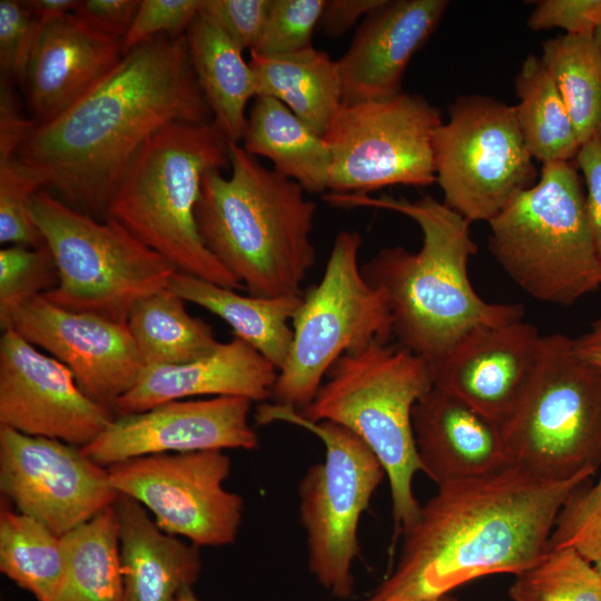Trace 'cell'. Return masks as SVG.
<instances>
[{"mask_svg":"<svg viewBox=\"0 0 601 601\" xmlns=\"http://www.w3.org/2000/svg\"><path fill=\"white\" fill-rule=\"evenodd\" d=\"M362 242L359 233L341 230L322 279L303 295L290 351L273 387L275 404L302 411L339 357L393 337L386 296L367 282L358 264Z\"/></svg>","mask_w":601,"mask_h":601,"instance_id":"8fae6325","label":"cell"},{"mask_svg":"<svg viewBox=\"0 0 601 601\" xmlns=\"http://www.w3.org/2000/svg\"><path fill=\"white\" fill-rule=\"evenodd\" d=\"M255 421L258 425L279 421L300 426L324 444V460L313 464L298 485L308 569L333 597H351L352 568L359 554L358 524L386 476L382 463L348 428L329 421H309L294 407L262 404Z\"/></svg>","mask_w":601,"mask_h":601,"instance_id":"30bf717a","label":"cell"},{"mask_svg":"<svg viewBox=\"0 0 601 601\" xmlns=\"http://www.w3.org/2000/svg\"><path fill=\"white\" fill-rule=\"evenodd\" d=\"M277 376L278 371L270 362L234 337L194 362L146 366L112 410L116 416H121L196 396H239L263 402L272 398Z\"/></svg>","mask_w":601,"mask_h":601,"instance_id":"603a6c76","label":"cell"},{"mask_svg":"<svg viewBox=\"0 0 601 601\" xmlns=\"http://www.w3.org/2000/svg\"><path fill=\"white\" fill-rule=\"evenodd\" d=\"M573 346L582 359L601 368V318L587 333L573 338Z\"/></svg>","mask_w":601,"mask_h":601,"instance_id":"c3c4849f","label":"cell"},{"mask_svg":"<svg viewBox=\"0 0 601 601\" xmlns=\"http://www.w3.org/2000/svg\"><path fill=\"white\" fill-rule=\"evenodd\" d=\"M511 462L564 481L601 467V368L582 359L573 338L543 335L538 364L501 424Z\"/></svg>","mask_w":601,"mask_h":601,"instance_id":"9c48e42d","label":"cell"},{"mask_svg":"<svg viewBox=\"0 0 601 601\" xmlns=\"http://www.w3.org/2000/svg\"><path fill=\"white\" fill-rule=\"evenodd\" d=\"M68 553L62 535L1 503L0 571L37 601H49L65 580Z\"/></svg>","mask_w":601,"mask_h":601,"instance_id":"4dcf8cb0","label":"cell"},{"mask_svg":"<svg viewBox=\"0 0 601 601\" xmlns=\"http://www.w3.org/2000/svg\"><path fill=\"white\" fill-rule=\"evenodd\" d=\"M121 601H179L201 571L199 546L164 532L132 497L118 494Z\"/></svg>","mask_w":601,"mask_h":601,"instance_id":"cb8c5ba5","label":"cell"},{"mask_svg":"<svg viewBox=\"0 0 601 601\" xmlns=\"http://www.w3.org/2000/svg\"><path fill=\"white\" fill-rule=\"evenodd\" d=\"M169 288L185 302L194 303L225 321L235 337L255 348L278 372L285 365L293 342L289 321L302 303V294L245 296L179 272L173 277Z\"/></svg>","mask_w":601,"mask_h":601,"instance_id":"d4e9b609","label":"cell"},{"mask_svg":"<svg viewBox=\"0 0 601 601\" xmlns=\"http://www.w3.org/2000/svg\"><path fill=\"white\" fill-rule=\"evenodd\" d=\"M252 403L239 396L166 402L140 413L116 416L81 449L105 467L155 454L255 450L258 437L248 420Z\"/></svg>","mask_w":601,"mask_h":601,"instance_id":"ac0fdd59","label":"cell"},{"mask_svg":"<svg viewBox=\"0 0 601 601\" xmlns=\"http://www.w3.org/2000/svg\"><path fill=\"white\" fill-rule=\"evenodd\" d=\"M29 210L59 275L42 296L61 308L127 323L136 303L169 287L178 273L117 220L78 211L45 189Z\"/></svg>","mask_w":601,"mask_h":601,"instance_id":"ba28073f","label":"cell"},{"mask_svg":"<svg viewBox=\"0 0 601 601\" xmlns=\"http://www.w3.org/2000/svg\"><path fill=\"white\" fill-rule=\"evenodd\" d=\"M0 491L16 510L58 535L114 505L108 469L81 447L0 425Z\"/></svg>","mask_w":601,"mask_h":601,"instance_id":"9a60e30c","label":"cell"},{"mask_svg":"<svg viewBox=\"0 0 601 601\" xmlns=\"http://www.w3.org/2000/svg\"><path fill=\"white\" fill-rule=\"evenodd\" d=\"M489 248L531 297L569 306L601 286L582 179L572 162L542 165L540 179L489 221Z\"/></svg>","mask_w":601,"mask_h":601,"instance_id":"52a82bcc","label":"cell"},{"mask_svg":"<svg viewBox=\"0 0 601 601\" xmlns=\"http://www.w3.org/2000/svg\"><path fill=\"white\" fill-rule=\"evenodd\" d=\"M514 89L518 122L532 157L542 165L575 160L582 145L540 57L529 55L524 59Z\"/></svg>","mask_w":601,"mask_h":601,"instance_id":"f546056e","label":"cell"},{"mask_svg":"<svg viewBox=\"0 0 601 601\" xmlns=\"http://www.w3.org/2000/svg\"><path fill=\"white\" fill-rule=\"evenodd\" d=\"M440 109L424 97L341 105L324 139L331 152L327 193L361 194L393 185L436 183L433 137Z\"/></svg>","mask_w":601,"mask_h":601,"instance_id":"4fadbf2b","label":"cell"},{"mask_svg":"<svg viewBox=\"0 0 601 601\" xmlns=\"http://www.w3.org/2000/svg\"><path fill=\"white\" fill-rule=\"evenodd\" d=\"M515 107L481 95L460 96L433 137L436 183L444 204L467 221H490L538 170Z\"/></svg>","mask_w":601,"mask_h":601,"instance_id":"7c38bea8","label":"cell"},{"mask_svg":"<svg viewBox=\"0 0 601 601\" xmlns=\"http://www.w3.org/2000/svg\"><path fill=\"white\" fill-rule=\"evenodd\" d=\"M107 469L114 489L139 502L164 532L197 546L235 542L244 501L224 486L231 469L224 451L146 455Z\"/></svg>","mask_w":601,"mask_h":601,"instance_id":"5bb4252c","label":"cell"},{"mask_svg":"<svg viewBox=\"0 0 601 601\" xmlns=\"http://www.w3.org/2000/svg\"><path fill=\"white\" fill-rule=\"evenodd\" d=\"M593 475L553 481L511 464L439 486L403 534L400 561L372 598L434 600L489 574L521 573L549 550L561 509Z\"/></svg>","mask_w":601,"mask_h":601,"instance_id":"7a4b0ae2","label":"cell"},{"mask_svg":"<svg viewBox=\"0 0 601 601\" xmlns=\"http://www.w3.org/2000/svg\"><path fill=\"white\" fill-rule=\"evenodd\" d=\"M185 36L214 122L228 141L239 144L247 125V104L257 96L255 75L243 49L201 10Z\"/></svg>","mask_w":601,"mask_h":601,"instance_id":"484cf974","label":"cell"},{"mask_svg":"<svg viewBox=\"0 0 601 601\" xmlns=\"http://www.w3.org/2000/svg\"><path fill=\"white\" fill-rule=\"evenodd\" d=\"M179 601H204V600H200L194 592L193 590V587H187L185 588L180 595H179Z\"/></svg>","mask_w":601,"mask_h":601,"instance_id":"681fc988","label":"cell"},{"mask_svg":"<svg viewBox=\"0 0 601 601\" xmlns=\"http://www.w3.org/2000/svg\"><path fill=\"white\" fill-rule=\"evenodd\" d=\"M127 326L145 367L194 362L220 344L210 325L191 316L169 287L136 303Z\"/></svg>","mask_w":601,"mask_h":601,"instance_id":"f1b7e54d","label":"cell"},{"mask_svg":"<svg viewBox=\"0 0 601 601\" xmlns=\"http://www.w3.org/2000/svg\"><path fill=\"white\" fill-rule=\"evenodd\" d=\"M8 328L65 364L87 396L111 410L145 368L127 323L65 309L42 295L21 305Z\"/></svg>","mask_w":601,"mask_h":601,"instance_id":"e0dca14e","label":"cell"},{"mask_svg":"<svg viewBox=\"0 0 601 601\" xmlns=\"http://www.w3.org/2000/svg\"><path fill=\"white\" fill-rule=\"evenodd\" d=\"M41 27L21 1H0V78L23 86Z\"/></svg>","mask_w":601,"mask_h":601,"instance_id":"f35d334b","label":"cell"},{"mask_svg":"<svg viewBox=\"0 0 601 601\" xmlns=\"http://www.w3.org/2000/svg\"><path fill=\"white\" fill-rule=\"evenodd\" d=\"M542 337L523 319L476 328L430 368L433 385L501 425L533 375Z\"/></svg>","mask_w":601,"mask_h":601,"instance_id":"d6986e66","label":"cell"},{"mask_svg":"<svg viewBox=\"0 0 601 601\" xmlns=\"http://www.w3.org/2000/svg\"><path fill=\"white\" fill-rule=\"evenodd\" d=\"M230 168L228 140L214 122L176 121L138 151L107 211L179 273L238 290L243 284L204 245L196 206L204 174Z\"/></svg>","mask_w":601,"mask_h":601,"instance_id":"5b68a950","label":"cell"},{"mask_svg":"<svg viewBox=\"0 0 601 601\" xmlns=\"http://www.w3.org/2000/svg\"><path fill=\"white\" fill-rule=\"evenodd\" d=\"M385 0H327L319 27L329 38L348 31L361 18H365Z\"/></svg>","mask_w":601,"mask_h":601,"instance_id":"bcb514c9","label":"cell"},{"mask_svg":"<svg viewBox=\"0 0 601 601\" xmlns=\"http://www.w3.org/2000/svg\"><path fill=\"white\" fill-rule=\"evenodd\" d=\"M249 65L255 75L257 96L283 102L312 130L324 137L342 105L336 60L309 46L278 56L250 51Z\"/></svg>","mask_w":601,"mask_h":601,"instance_id":"4316f807","label":"cell"},{"mask_svg":"<svg viewBox=\"0 0 601 601\" xmlns=\"http://www.w3.org/2000/svg\"><path fill=\"white\" fill-rule=\"evenodd\" d=\"M24 8L41 24L73 12L78 0H24Z\"/></svg>","mask_w":601,"mask_h":601,"instance_id":"7dc6e473","label":"cell"},{"mask_svg":"<svg viewBox=\"0 0 601 601\" xmlns=\"http://www.w3.org/2000/svg\"><path fill=\"white\" fill-rule=\"evenodd\" d=\"M38 179L14 156L0 160V243L39 247L45 244L29 204L40 190Z\"/></svg>","mask_w":601,"mask_h":601,"instance_id":"8d00e7d4","label":"cell"},{"mask_svg":"<svg viewBox=\"0 0 601 601\" xmlns=\"http://www.w3.org/2000/svg\"><path fill=\"white\" fill-rule=\"evenodd\" d=\"M511 601H601V572L571 546L549 548L515 575Z\"/></svg>","mask_w":601,"mask_h":601,"instance_id":"836d02e7","label":"cell"},{"mask_svg":"<svg viewBox=\"0 0 601 601\" xmlns=\"http://www.w3.org/2000/svg\"><path fill=\"white\" fill-rule=\"evenodd\" d=\"M243 148L273 162L274 170L305 191L326 194L331 152L324 137L312 130L283 102L257 96L247 117Z\"/></svg>","mask_w":601,"mask_h":601,"instance_id":"83f0119b","label":"cell"},{"mask_svg":"<svg viewBox=\"0 0 601 601\" xmlns=\"http://www.w3.org/2000/svg\"><path fill=\"white\" fill-rule=\"evenodd\" d=\"M433 386L430 366L397 344L374 341L339 357L313 401L299 413L309 421L337 423L361 437L382 463L390 483L395 535L417 520L413 492L421 471L412 412Z\"/></svg>","mask_w":601,"mask_h":601,"instance_id":"8992f818","label":"cell"},{"mask_svg":"<svg viewBox=\"0 0 601 601\" xmlns=\"http://www.w3.org/2000/svg\"><path fill=\"white\" fill-rule=\"evenodd\" d=\"M230 176L204 174L196 206L201 240L256 297L298 295L315 264L317 205L294 180L228 141Z\"/></svg>","mask_w":601,"mask_h":601,"instance_id":"277c9868","label":"cell"},{"mask_svg":"<svg viewBox=\"0 0 601 601\" xmlns=\"http://www.w3.org/2000/svg\"><path fill=\"white\" fill-rule=\"evenodd\" d=\"M140 0H81L73 14L93 30L122 42Z\"/></svg>","mask_w":601,"mask_h":601,"instance_id":"7bdbcfd3","label":"cell"},{"mask_svg":"<svg viewBox=\"0 0 601 601\" xmlns=\"http://www.w3.org/2000/svg\"><path fill=\"white\" fill-rule=\"evenodd\" d=\"M122 42L72 12L41 27L23 88L36 125L47 124L98 85L121 60Z\"/></svg>","mask_w":601,"mask_h":601,"instance_id":"7402d4cb","label":"cell"},{"mask_svg":"<svg viewBox=\"0 0 601 601\" xmlns=\"http://www.w3.org/2000/svg\"><path fill=\"white\" fill-rule=\"evenodd\" d=\"M571 546L601 572V474L580 484L555 521L549 548Z\"/></svg>","mask_w":601,"mask_h":601,"instance_id":"d590c367","label":"cell"},{"mask_svg":"<svg viewBox=\"0 0 601 601\" xmlns=\"http://www.w3.org/2000/svg\"><path fill=\"white\" fill-rule=\"evenodd\" d=\"M447 6L446 0H385L368 13L336 60L342 105L401 95L408 62L433 35Z\"/></svg>","mask_w":601,"mask_h":601,"instance_id":"ffe728a7","label":"cell"},{"mask_svg":"<svg viewBox=\"0 0 601 601\" xmlns=\"http://www.w3.org/2000/svg\"><path fill=\"white\" fill-rule=\"evenodd\" d=\"M176 121L207 124L214 118L186 36L159 35L125 53L57 118L36 125L16 157L41 189L78 211L106 219L138 151Z\"/></svg>","mask_w":601,"mask_h":601,"instance_id":"6da1fadb","label":"cell"},{"mask_svg":"<svg viewBox=\"0 0 601 601\" xmlns=\"http://www.w3.org/2000/svg\"><path fill=\"white\" fill-rule=\"evenodd\" d=\"M587 191V208L595 250L601 263V142L593 138L581 146L575 158Z\"/></svg>","mask_w":601,"mask_h":601,"instance_id":"f6af8a7d","label":"cell"},{"mask_svg":"<svg viewBox=\"0 0 601 601\" xmlns=\"http://www.w3.org/2000/svg\"><path fill=\"white\" fill-rule=\"evenodd\" d=\"M541 60L564 102L581 145L601 125V51L593 36L563 33L542 43Z\"/></svg>","mask_w":601,"mask_h":601,"instance_id":"d6a6232c","label":"cell"},{"mask_svg":"<svg viewBox=\"0 0 601 601\" xmlns=\"http://www.w3.org/2000/svg\"><path fill=\"white\" fill-rule=\"evenodd\" d=\"M601 22V0H542L528 18L534 31L560 28L569 35L593 36Z\"/></svg>","mask_w":601,"mask_h":601,"instance_id":"b9f144b4","label":"cell"},{"mask_svg":"<svg viewBox=\"0 0 601 601\" xmlns=\"http://www.w3.org/2000/svg\"><path fill=\"white\" fill-rule=\"evenodd\" d=\"M412 424L421 472L437 487L513 464L501 425L435 385L415 403Z\"/></svg>","mask_w":601,"mask_h":601,"instance_id":"44dd1931","label":"cell"},{"mask_svg":"<svg viewBox=\"0 0 601 601\" xmlns=\"http://www.w3.org/2000/svg\"><path fill=\"white\" fill-rule=\"evenodd\" d=\"M203 4L204 0H140L122 40L124 55L159 35L184 36Z\"/></svg>","mask_w":601,"mask_h":601,"instance_id":"ab89813d","label":"cell"},{"mask_svg":"<svg viewBox=\"0 0 601 601\" xmlns=\"http://www.w3.org/2000/svg\"><path fill=\"white\" fill-rule=\"evenodd\" d=\"M116 417L87 396L71 371L12 328L0 338V425L83 447Z\"/></svg>","mask_w":601,"mask_h":601,"instance_id":"2e32d148","label":"cell"},{"mask_svg":"<svg viewBox=\"0 0 601 601\" xmlns=\"http://www.w3.org/2000/svg\"><path fill=\"white\" fill-rule=\"evenodd\" d=\"M273 0H204L201 11L237 46L255 48L263 33Z\"/></svg>","mask_w":601,"mask_h":601,"instance_id":"60d3db41","label":"cell"},{"mask_svg":"<svg viewBox=\"0 0 601 601\" xmlns=\"http://www.w3.org/2000/svg\"><path fill=\"white\" fill-rule=\"evenodd\" d=\"M593 38L601 51V22L599 23L598 28L595 29L594 33H593Z\"/></svg>","mask_w":601,"mask_h":601,"instance_id":"816d5d0a","label":"cell"},{"mask_svg":"<svg viewBox=\"0 0 601 601\" xmlns=\"http://www.w3.org/2000/svg\"><path fill=\"white\" fill-rule=\"evenodd\" d=\"M63 536L65 580L49 601H121L118 522L114 505Z\"/></svg>","mask_w":601,"mask_h":601,"instance_id":"1f68e13d","label":"cell"},{"mask_svg":"<svg viewBox=\"0 0 601 601\" xmlns=\"http://www.w3.org/2000/svg\"><path fill=\"white\" fill-rule=\"evenodd\" d=\"M35 126L21 112L14 82L0 78V160L14 157Z\"/></svg>","mask_w":601,"mask_h":601,"instance_id":"ee69618b","label":"cell"},{"mask_svg":"<svg viewBox=\"0 0 601 601\" xmlns=\"http://www.w3.org/2000/svg\"><path fill=\"white\" fill-rule=\"evenodd\" d=\"M53 256L45 243L39 247L7 245L0 249V326H9L12 314L31 298L58 285Z\"/></svg>","mask_w":601,"mask_h":601,"instance_id":"e575fe53","label":"cell"},{"mask_svg":"<svg viewBox=\"0 0 601 601\" xmlns=\"http://www.w3.org/2000/svg\"><path fill=\"white\" fill-rule=\"evenodd\" d=\"M365 601H386V600H377V599H374V598H370ZM426 601H459L457 599H455L454 597L450 595V594H446V595H443L441 598H437V599H434V600H426Z\"/></svg>","mask_w":601,"mask_h":601,"instance_id":"f907efd6","label":"cell"},{"mask_svg":"<svg viewBox=\"0 0 601 601\" xmlns=\"http://www.w3.org/2000/svg\"><path fill=\"white\" fill-rule=\"evenodd\" d=\"M326 3L327 0H273L260 39L250 51L278 56L312 46Z\"/></svg>","mask_w":601,"mask_h":601,"instance_id":"74e56055","label":"cell"},{"mask_svg":"<svg viewBox=\"0 0 601 601\" xmlns=\"http://www.w3.org/2000/svg\"><path fill=\"white\" fill-rule=\"evenodd\" d=\"M337 207H370L400 213L417 224V252L384 247L362 265L368 283L386 296L396 344L430 368L472 331L523 319L521 304L491 303L473 287L467 264L476 253L470 221L430 195L418 199L326 193Z\"/></svg>","mask_w":601,"mask_h":601,"instance_id":"3957f363","label":"cell"},{"mask_svg":"<svg viewBox=\"0 0 601 601\" xmlns=\"http://www.w3.org/2000/svg\"><path fill=\"white\" fill-rule=\"evenodd\" d=\"M594 138H597L601 142V125H600Z\"/></svg>","mask_w":601,"mask_h":601,"instance_id":"f5cc1de1","label":"cell"}]
</instances>
